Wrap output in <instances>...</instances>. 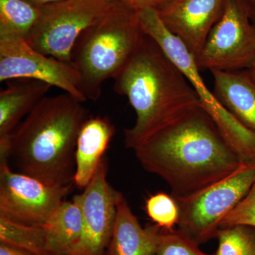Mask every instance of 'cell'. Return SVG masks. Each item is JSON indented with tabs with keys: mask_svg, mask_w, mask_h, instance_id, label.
<instances>
[{
	"mask_svg": "<svg viewBox=\"0 0 255 255\" xmlns=\"http://www.w3.org/2000/svg\"><path fill=\"white\" fill-rule=\"evenodd\" d=\"M115 132L107 117H89L82 125L75 150L74 184L78 189H85L91 182Z\"/></svg>",
	"mask_w": 255,
	"mask_h": 255,
	"instance_id": "obj_13",
	"label": "cell"
},
{
	"mask_svg": "<svg viewBox=\"0 0 255 255\" xmlns=\"http://www.w3.org/2000/svg\"><path fill=\"white\" fill-rule=\"evenodd\" d=\"M104 158L82 194L74 196L81 209L83 228L80 239L69 255H105L117 212L119 193L111 187Z\"/></svg>",
	"mask_w": 255,
	"mask_h": 255,
	"instance_id": "obj_11",
	"label": "cell"
},
{
	"mask_svg": "<svg viewBox=\"0 0 255 255\" xmlns=\"http://www.w3.org/2000/svg\"><path fill=\"white\" fill-rule=\"evenodd\" d=\"M244 1L248 8L252 22L255 26V0H244Z\"/></svg>",
	"mask_w": 255,
	"mask_h": 255,
	"instance_id": "obj_26",
	"label": "cell"
},
{
	"mask_svg": "<svg viewBox=\"0 0 255 255\" xmlns=\"http://www.w3.org/2000/svg\"><path fill=\"white\" fill-rule=\"evenodd\" d=\"M250 72H251L252 76L253 77V78L255 80V58L254 62H253V65H252L251 68L249 69Z\"/></svg>",
	"mask_w": 255,
	"mask_h": 255,
	"instance_id": "obj_28",
	"label": "cell"
},
{
	"mask_svg": "<svg viewBox=\"0 0 255 255\" xmlns=\"http://www.w3.org/2000/svg\"><path fill=\"white\" fill-rule=\"evenodd\" d=\"M0 255H34L16 247L0 243Z\"/></svg>",
	"mask_w": 255,
	"mask_h": 255,
	"instance_id": "obj_25",
	"label": "cell"
},
{
	"mask_svg": "<svg viewBox=\"0 0 255 255\" xmlns=\"http://www.w3.org/2000/svg\"><path fill=\"white\" fill-rule=\"evenodd\" d=\"M255 58V26L244 0H226L221 17L195 58L201 70H249Z\"/></svg>",
	"mask_w": 255,
	"mask_h": 255,
	"instance_id": "obj_8",
	"label": "cell"
},
{
	"mask_svg": "<svg viewBox=\"0 0 255 255\" xmlns=\"http://www.w3.org/2000/svg\"><path fill=\"white\" fill-rule=\"evenodd\" d=\"M113 80L114 92L127 97L136 114L124 130V145L132 150L201 107L182 70L147 35Z\"/></svg>",
	"mask_w": 255,
	"mask_h": 255,
	"instance_id": "obj_2",
	"label": "cell"
},
{
	"mask_svg": "<svg viewBox=\"0 0 255 255\" xmlns=\"http://www.w3.org/2000/svg\"><path fill=\"white\" fill-rule=\"evenodd\" d=\"M74 184L54 187L14 172L0 157V216L15 222L42 226L64 201Z\"/></svg>",
	"mask_w": 255,
	"mask_h": 255,
	"instance_id": "obj_9",
	"label": "cell"
},
{
	"mask_svg": "<svg viewBox=\"0 0 255 255\" xmlns=\"http://www.w3.org/2000/svg\"><path fill=\"white\" fill-rule=\"evenodd\" d=\"M226 0H170L157 10L165 27L197 56Z\"/></svg>",
	"mask_w": 255,
	"mask_h": 255,
	"instance_id": "obj_12",
	"label": "cell"
},
{
	"mask_svg": "<svg viewBox=\"0 0 255 255\" xmlns=\"http://www.w3.org/2000/svg\"><path fill=\"white\" fill-rule=\"evenodd\" d=\"M42 6L27 0H0V37L26 39L36 26Z\"/></svg>",
	"mask_w": 255,
	"mask_h": 255,
	"instance_id": "obj_19",
	"label": "cell"
},
{
	"mask_svg": "<svg viewBox=\"0 0 255 255\" xmlns=\"http://www.w3.org/2000/svg\"><path fill=\"white\" fill-rule=\"evenodd\" d=\"M215 255H255V227L238 225L220 228Z\"/></svg>",
	"mask_w": 255,
	"mask_h": 255,
	"instance_id": "obj_20",
	"label": "cell"
},
{
	"mask_svg": "<svg viewBox=\"0 0 255 255\" xmlns=\"http://www.w3.org/2000/svg\"><path fill=\"white\" fill-rule=\"evenodd\" d=\"M133 151L147 172L168 184L174 198L187 197L205 189L232 174L242 163L201 107Z\"/></svg>",
	"mask_w": 255,
	"mask_h": 255,
	"instance_id": "obj_1",
	"label": "cell"
},
{
	"mask_svg": "<svg viewBox=\"0 0 255 255\" xmlns=\"http://www.w3.org/2000/svg\"><path fill=\"white\" fill-rule=\"evenodd\" d=\"M145 36L137 10L119 1L82 33L74 48L73 63L87 100L100 99L104 82L123 68Z\"/></svg>",
	"mask_w": 255,
	"mask_h": 255,
	"instance_id": "obj_4",
	"label": "cell"
},
{
	"mask_svg": "<svg viewBox=\"0 0 255 255\" xmlns=\"http://www.w3.org/2000/svg\"><path fill=\"white\" fill-rule=\"evenodd\" d=\"M30 2L38 5L40 6H44L46 5L53 4V3L58 2V1H63V0H27Z\"/></svg>",
	"mask_w": 255,
	"mask_h": 255,
	"instance_id": "obj_27",
	"label": "cell"
},
{
	"mask_svg": "<svg viewBox=\"0 0 255 255\" xmlns=\"http://www.w3.org/2000/svg\"><path fill=\"white\" fill-rule=\"evenodd\" d=\"M57 255H69L82 236L83 221L78 201L64 200L43 225Z\"/></svg>",
	"mask_w": 255,
	"mask_h": 255,
	"instance_id": "obj_17",
	"label": "cell"
},
{
	"mask_svg": "<svg viewBox=\"0 0 255 255\" xmlns=\"http://www.w3.org/2000/svg\"><path fill=\"white\" fill-rule=\"evenodd\" d=\"M122 1L137 10L143 9H155L158 10L170 0H115Z\"/></svg>",
	"mask_w": 255,
	"mask_h": 255,
	"instance_id": "obj_24",
	"label": "cell"
},
{
	"mask_svg": "<svg viewBox=\"0 0 255 255\" xmlns=\"http://www.w3.org/2000/svg\"><path fill=\"white\" fill-rule=\"evenodd\" d=\"M145 35L150 37L182 70L200 100L201 107L214 121L220 132L236 151L242 163H255V132L245 127L208 88L195 58L177 36L162 23L155 9L137 11Z\"/></svg>",
	"mask_w": 255,
	"mask_h": 255,
	"instance_id": "obj_5",
	"label": "cell"
},
{
	"mask_svg": "<svg viewBox=\"0 0 255 255\" xmlns=\"http://www.w3.org/2000/svg\"><path fill=\"white\" fill-rule=\"evenodd\" d=\"M211 73L216 98L245 127L255 132V80L250 70Z\"/></svg>",
	"mask_w": 255,
	"mask_h": 255,
	"instance_id": "obj_15",
	"label": "cell"
},
{
	"mask_svg": "<svg viewBox=\"0 0 255 255\" xmlns=\"http://www.w3.org/2000/svg\"><path fill=\"white\" fill-rule=\"evenodd\" d=\"M82 103L65 92L44 97L10 136L8 160L48 185L74 184L77 141L89 118Z\"/></svg>",
	"mask_w": 255,
	"mask_h": 255,
	"instance_id": "obj_3",
	"label": "cell"
},
{
	"mask_svg": "<svg viewBox=\"0 0 255 255\" xmlns=\"http://www.w3.org/2000/svg\"><path fill=\"white\" fill-rule=\"evenodd\" d=\"M200 245L180 230L159 229L155 255H215L204 253Z\"/></svg>",
	"mask_w": 255,
	"mask_h": 255,
	"instance_id": "obj_22",
	"label": "cell"
},
{
	"mask_svg": "<svg viewBox=\"0 0 255 255\" xmlns=\"http://www.w3.org/2000/svg\"><path fill=\"white\" fill-rule=\"evenodd\" d=\"M238 225L255 227V183L246 197L220 223V228Z\"/></svg>",
	"mask_w": 255,
	"mask_h": 255,
	"instance_id": "obj_23",
	"label": "cell"
},
{
	"mask_svg": "<svg viewBox=\"0 0 255 255\" xmlns=\"http://www.w3.org/2000/svg\"><path fill=\"white\" fill-rule=\"evenodd\" d=\"M38 80L56 87L78 100L87 101L81 78L73 64L41 53L18 37H0V82Z\"/></svg>",
	"mask_w": 255,
	"mask_h": 255,
	"instance_id": "obj_10",
	"label": "cell"
},
{
	"mask_svg": "<svg viewBox=\"0 0 255 255\" xmlns=\"http://www.w3.org/2000/svg\"><path fill=\"white\" fill-rule=\"evenodd\" d=\"M159 229L155 224L142 227L120 192L113 231L105 255H155Z\"/></svg>",
	"mask_w": 255,
	"mask_h": 255,
	"instance_id": "obj_14",
	"label": "cell"
},
{
	"mask_svg": "<svg viewBox=\"0 0 255 255\" xmlns=\"http://www.w3.org/2000/svg\"><path fill=\"white\" fill-rule=\"evenodd\" d=\"M147 216L156 226L165 230H173L180 219V210L175 198L165 192H157L145 200Z\"/></svg>",
	"mask_w": 255,
	"mask_h": 255,
	"instance_id": "obj_21",
	"label": "cell"
},
{
	"mask_svg": "<svg viewBox=\"0 0 255 255\" xmlns=\"http://www.w3.org/2000/svg\"><path fill=\"white\" fill-rule=\"evenodd\" d=\"M50 85L38 80L9 81L0 92V138L11 136L15 129L49 92Z\"/></svg>",
	"mask_w": 255,
	"mask_h": 255,
	"instance_id": "obj_16",
	"label": "cell"
},
{
	"mask_svg": "<svg viewBox=\"0 0 255 255\" xmlns=\"http://www.w3.org/2000/svg\"><path fill=\"white\" fill-rule=\"evenodd\" d=\"M255 183V163H241L219 182L184 198H175L180 210L178 229L199 245L215 239L220 223L241 202Z\"/></svg>",
	"mask_w": 255,
	"mask_h": 255,
	"instance_id": "obj_6",
	"label": "cell"
},
{
	"mask_svg": "<svg viewBox=\"0 0 255 255\" xmlns=\"http://www.w3.org/2000/svg\"><path fill=\"white\" fill-rule=\"evenodd\" d=\"M115 1L63 0L42 6L39 19L26 41L43 54L73 64V50L79 38Z\"/></svg>",
	"mask_w": 255,
	"mask_h": 255,
	"instance_id": "obj_7",
	"label": "cell"
},
{
	"mask_svg": "<svg viewBox=\"0 0 255 255\" xmlns=\"http://www.w3.org/2000/svg\"><path fill=\"white\" fill-rule=\"evenodd\" d=\"M0 243L34 255H57L44 226L15 222L0 216Z\"/></svg>",
	"mask_w": 255,
	"mask_h": 255,
	"instance_id": "obj_18",
	"label": "cell"
}]
</instances>
